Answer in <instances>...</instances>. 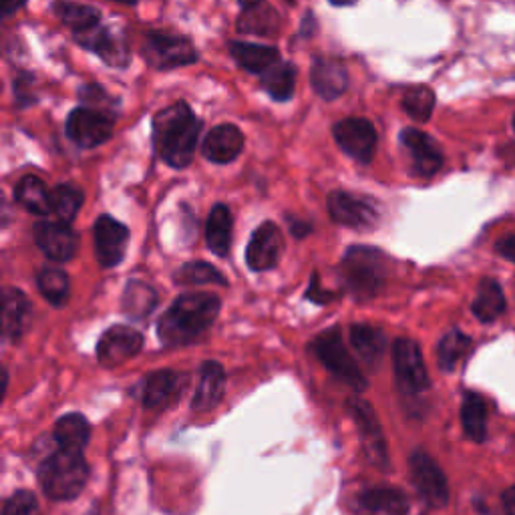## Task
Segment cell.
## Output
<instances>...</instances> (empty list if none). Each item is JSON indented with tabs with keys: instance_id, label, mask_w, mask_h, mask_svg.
Returning a JSON list of instances; mask_svg holds the SVG:
<instances>
[{
	"instance_id": "cell-1",
	"label": "cell",
	"mask_w": 515,
	"mask_h": 515,
	"mask_svg": "<svg viewBox=\"0 0 515 515\" xmlns=\"http://www.w3.org/2000/svg\"><path fill=\"white\" fill-rule=\"evenodd\" d=\"M202 123L184 103H174L153 117V147L171 167H188L194 159Z\"/></svg>"
},
{
	"instance_id": "cell-2",
	"label": "cell",
	"mask_w": 515,
	"mask_h": 515,
	"mask_svg": "<svg viewBox=\"0 0 515 515\" xmlns=\"http://www.w3.org/2000/svg\"><path fill=\"white\" fill-rule=\"evenodd\" d=\"M216 294H184L171 304L157 324V336L167 347H182L204 334L220 314Z\"/></svg>"
},
{
	"instance_id": "cell-3",
	"label": "cell",
	"mask_w": 515,
	"mask_h": 515,
	"mask_svg": "<svg viewBox=\"0 0 515 515\" xmlns=\"http://www.w3.org/2000/svg\"><path fill=\"white\" fill-rule=\"evenodd\" d=\"M89 477V465L83 451L59 449L51 453L39 467V483L45 495L53 501L75 499Z\"/></svg>"
},
{
	"instance_id": "cell-4",
	"label": "cell",
	"mask_w": 515,
	"mask_h": 515,
	"mask_svg": "<svg viewBox=\"0 0 515 515\" xmlns=\"http://www.w3.org/2000/svg\"><path fill=\"white\" fill-rule=\"evenodd\" d=\"M342 278H345L349 290L365 300L373 298L383 282H385V254L379 252L377 248H367V246H353L345 254L342 260Z\"/></svg>"
},
{
	"instance_id": "cell-5",
	"label": "cell",
	"mask_w": 515,
	"mask_h": 515,
	"mask_svg": "<svg viewBox=\"0 0 515 515\" xmlns=\"http://www.w3.org/2000/svg\"><path fill=\"white\" fill-rule=\"evenodd\" d=\"M312 351L318 357V361L345 385H349L355 391L367 389V379L359 371L357 363L353 361L351 353L345 347V340H342L340 328H330L322 332L314 342Z\"/></svg>"
},
{
	"instance_id": "cell-6",
	"label": "cell",
	"mask_w": 515,
	"mask_h": 515,
	"mask_svg": "<svg viewBox=\"0 0 515 515\" xmlns=\"http://www.w3.org/2000/svg\"><path fill=\"white\" fill-rule=\"evenodd\" d=\"M143 57L153 69H159V71L186 67L198 61V53L186 37L157 33V31H151L145 35Z\"/></svg>"
},
{
	"instance_id": "cell-7",
	"label": "cell",
	"mask_w": 515,
	"mask_h": 515,
	"mask_svg": "<svg viewBox=\"0 0 515 515\" xmlns=\"http://www.w3.org/2000/svg\"><path fill=\"white\" fill-rule=\"evenodd\" d=\"M393 365L397 383L403 393L419 395L429 389L431 381L423 363L421 349L411 338H399L393 347Z\"/></svg>"
},
{
	"instance_id": "cell-8",
	"label": "cell",
	"mask_w": 515,
	"mask_h": 515,
	"mask_svg": "<svg viewBox=\"0 0 515 515\" xmlns=\"http://www.w3.org/2000/svg\"><path fill=\"white\" fill-rule=\"evenodd\" d=\"M334 139L338 147L347 155L355 157L361 163H369L373 159L377 147V129L369 119L349 117L342 119L332 127Z\"/></svg>"
},
{
	"instance_id": "cell-9",
	"label": "cell",
	"mask_w": 515,
	"mask_h": 515,
	"mask_svg": "<svg viewBox=\"0 0 515 515\" xmlns=\"http://www.w3.org/2000/svg\"><path fill=\"white\" fill-rule=\"evenodd\" d=\"M411 479L421 497L431 507H445L449 501V485L441 467L425 451H415L409 459Z\"/></svg>"
},
{
	"instance_id": "cell-10",
	"label": "cell",
	"mask_w": 515,
	"mask_h": 515,
	"mask_svg": "<svg viewBox=\"0 0 515 515\" xmlns=\"http://www.w3.org/2000/svg\"><path fill=\"white\" fill-rule=\"evenodd\" d=\"M349 411H351V415H353V419L359 427L367 459L373 465H377L379 469H385L389 465L387 441H385L381 423H379L373 407L363 399H353V401H349Z\"/></svg>"
},
{
	"instance_id": "cell-11",
	"label": "cell",
	"mask_w": 515,
	"mask_h": 515,
	"mask_svg": "<svg viewBox=\"0 0 515 515\" xmlns=\"http://www.w3.org/2000/svg\"><path fill=\"white\" fill-rule=\"evenodd\" d=\"M143 347V336L139 330L117 324L103 332L97 345V359L103 367H119L121 363L133 359Z\"/></svg>"
},
{
	"instance_id": "cell-12",
	"label": "cell",
	"mask_w": 515,
	"mask_h": 515,
	"mask_svg": "<svg viewBox=\"0 0 515 515\" xmlns=\"http://www.w3.org/2000/svg\"><path fill=\"white\" fill-rule=\"evenodd\" d=\"M67 135L79 147H97L113 135V121L95 109L79 107L69 115Z\"/></svg>"
},
{
	"instance_id": "cell-13",
	"label": "cell",
	"mask_w": 515,
	"mask_h": 515,
	"mask_svg": "<svg viewBox=\"0 0 515 515\" xmlns=\"http://www.w3.org/2000/svg\"><path fill=\"white\" fill-rule=\"evenodd\" d=\"M95 256L103 268H113L125 258L129 230L111 216H101L95 224Z\"/></svg>"
},
{
	"instance_id": "cell-14",
	"label": "cell",
	"mask_w": 515,
	"mask_h": 515,
	"mask_svg": "<svg viewBox=\"0 0 515 515\" xmlns=\"http://www.w3.org/2000/svg\"><path fill=\"white\" fill-rule=\"evenodd\" d=\"M282 234L272 222H264L254 234L246 250V264L254 272L272 270L282 256Z\"/></svg>"
},
{
	"instance_id": "cell-15",
	"label": "cell",
	"mask_w": 515,
	"mask_h": 515,
	"mask_svg": "<svg viewBox=\"0 0 515 515\" xmlns=\"http://www.w3.org/2000/svg\"><path fill=\"white\" fill-rule=\"evenodd\" d=\"M328 212L330 218L347 228H369L377 222V210L371 202L347 194V192H334L328 198Z\"/></svg>"
},
{
	"instance_id": "cell-16",
	"label": "cell",
	"mask_w": 515,
	"mask_h": 515,
	"mask_svg": "<svg viewBox=\"0 0 515 515\" xmlns=\"http://www.w3.org/2000/svg\"><path fill=\"white\" fill-rule=\"evenodd\" d=\"M35 242L53 262H69L77 252V236L65 222H39Z\"/></svg>"
},
{
	"instance_id": "cell-17",
	"label": "cell",
	"mask_w": 515,
	"mask_h": 515,
	"mask_svg": "<svg viewBox=\"0 0 515 515\" xmlns=\"http://www.w3.org/2000/svg\"><path fill=\"white\" fill-rule=\"evenodd\" d=\"M401 141L411 151L415 174L423 178H431L437 174L443 165V153L427 133L409 127L401 133Z\"/></svg>"
},
{
	"instance_id": "cell-18",
	"label": "cell",
	"mask_w": 515,
	"mask_h": 515,
	"mask_svg": "<svg viewBox=\"0 0 515 515\" xmlns=\"http://www.w3.org/2000/svg\"><path fill=\"white\" fill-rule=\"evenodd\" d=\"M77 43L83 45L85 49L97 53L111 67L123 69L131 61L125 41L121 37H117L115 33L101 29V27H95L85 33H77Z\"/></svg>"
},
{
	"instance_id": "cell-19",
	"label": "cell",
	"mask_w": 515,
	"mask_h": 515,
	"mask_svg": "<svg viewBox=\"0 0 515 515\" xmlns=\"http://www.w3.org/2000/svg\"><path fill=\"white\" fill-rule=\"evenodd\" d=\"M186 377L174 371H155L145 381L143 405L145 409H165L182 397Z\"/></svg>"
},
{
	"instance_id": "cell-20",
	"label": "cell",
	"mask_w": 515,
	"mask_h": 515,
	"mask_svg": "<svg viewBox=\"0 0 515 515\" xmlns=\"http://www.w3.org/2000/svg\"><path fill=\"white\" fill-rule=\"evenodd\" d=\"M310 81L316 91L326 101L340 97L349 87V73L340 61L318 57L310 71Z\"/></svg>"
},
{
	"instance_id": "cell-21",
	"label": "cell",
	"mask_w": 515,
	"mask_h": 515,
	"mask_svg": "<svg viewBox=\"0 0 515 515\" xmlns=\"http://www.w3.org/2000/svg\"><path fill=\"white\" fill-rule=\"evenodd\" d=\"M226 391V373L220 363L216 361H206L200 369V381L198 389L192 401V409L198 413L214 409Z\"/></svg>"
},
{
	"instance_id": "cell-22",
	"label": "cell",
	"mask_w": 515,
	"mask_h": 515,
	"mask_svg": "<svg viewBox=\"0 0 515 515\" xmlns=\"http://www.w3.org/2000/svg\"><path fill=\"white\" fill-rule=\"evenodd\" d=\"M244 149V133L236 125L214 127L204 141V155L214 163H230Z\"/></svg>"
},
{
	"instance_id": "cell-23",
	"label": "cell",
	"mask_w": 515,
	"mask_h": 515,
	"mask_svg": "<svg viewBox=\"0 0 515 515\" xmlns=\"http://www.w3.org/2000/svg\"><path fill=\"white\" fill-rule=\"evenodd\" d=\"M31 316V304L25 292L17 288H7L3 294V336L17 342L27 330Z\"/></svg>"
},
{
	"instance_id": "cell-24",
	"label": "cell",
	"mask_w": 515,
	"mask_h": 515,
	"mask_svg": "<svg viewBox=\"0 0 515 515\" xmlns=\"http://www.w3.org/2000/svg\"><path fill=\"white\" fill-rule=\"evenodd\" d=\"M365 515H407L409 499L403 491L393 487L367 489L359 497Z\"/></svg>"
},
{
	"instance_id": "cell-25",
	"label": "cell",
	"mask_w": 515,
	"mask_h": 515,
	"mask_svg": "<svg viewBox=\"0 0 515 515\" xmlns=\"http://www.w3.org/2000/svg\"><path fill=\"white\" fill-rule=\"evenodd\" d=\"M230 53L242 69H246L248 73H256V75L258 73L264 75L270 67L280 63V53L276 47L234 41V43H230Z\"/></svg>"
},
{
	"instance_id": "cell-26",
	"label": "cell",
	"mask_w": 515,
	"mask_h": 515,
	"mask_svg": "<svg viewBox=\"0 0 515 515\" xmlns=\"http://www.w3.org/2000/svg\"><path fill=\"white\" fill-rule=\"evenodd\" d=\"M505 308H507V300L501 284L493 278H483L477 286V294L471 304L475 318L487 324L497 320L505 312Z\"/></svg>"
},
{
	"instance_id": "cell-27",
	"label": "cell",
	"mask_w": 515,
	"mask_h": 515,
	"mask_svg": "<svg viewBox=\"0 0 515 515\" xmlns=\"http://www.w3.org/2000/svg\"><path fill=\"white\" fill-rule=\"evenodd\" d=\"M232 212L226 204H216L208 216L206 242L216 256H228L232 246Z\"/></svg>"
},
{
	"instance_id": "cell-28",
	"label": "cell",
	"mask_w": 515,
	"mask_h": 515,
	"mask_svg": "<svg viewBox=\"0 0 515 515\" xmlns=\"http://www.w3.org/2000/svg\"><path fill=\"white\" fill-rule=\"evenodd\" d=\"M351 342L367 365H377L387 349L385 332L371 324H355L351 328Z\"/></svg>"
},
{
	"instance_id": "cell-29",
	"label": "cell",
	"mask_w": 515,
	"mask_h": 515,
	"mask_svg": "<svg viewBox=\"0 0 515 515\" xmlns=\"http://www.w3.org/2000/svg\"><path fill=\"white\" fill-rule=\"evenodd\" d=\"M15 200L35 216H49L53 212V200L47 186L35 178L25 176L15 188Z\"/></svg>"
},
{
	"instance_id": "cell-30",
	"label": "cell",
	"mask_w": 515,
	"mask_h": 515,
	"mask_svg": "<svg viewBox=\"0 0 515 515\" xmlns=\"http://www.w3.org/2000/svg\"><path fill=\"white\" fill-rule=\"evenodd\" d=\"M53 435H55V441H57L59 449L83 451L85 445L89 443L91 427H89V423L83 415L69 413V415H65L57 421Z\"/></svg>"
},
{
	"instance_id": "cell-31",
	"label": "cell",
	"mask_w": 515,
	"mask_h": 515,
	"mask_svg": "<svg viewBox=\"0 0 515 515\" xmlns=\"http://www.w3.org/2000/svg\"><path fill=\"white\" fill-rule=\"evenodd\" d=\"M278 27H280V17L270 5H266V0L254 7L242 9L240 21H238V29L242 33L260 35V37H272L274 33H278Z\"/></svg>"
},
{
	"instance_id": "cell-32",
	"label": "cell",
	"mask_w": 515,
	"mask_h": 515,
	"mask_svg": "<svg viewBox=\"0 0 515 515\" xmlns=\"http://www.w3.org/2000/svg\"><path fill=\"white\" fill-rule=\"evenodd\" d=\"M461 423L463 431L471 441H485L487 437V407L483 399L475 393H465L461 405Z\"/></svg>"
},
{
	"instance_id": "cell-33",
	"label": "cell",
	"mask_w": 515,
	"mask_h": 515,
	"mask_svg": "<svg viewBox=\"0 0 515 515\" xmlns=\"http://www.w3.org/2000/svg\"><path fill=\"white\" fill-rule=\"evenodd\" d=\"M123 312L133 318V320H141V318H147L155 304H157V294L151 286L143 284V282H129L125 286V292H123Z\"/></svg>"
},
{
	"instance_id": "cell-34",
	"label": "cell",
	"mask_w": 515,
	"mask_h": 515,
	"mask_svg": "<svg viewBox=\"0 0 515 515\" xmlns=\"http://www.w3.org/2000/svg\"><path fill=\"white\" fill-rule=\"evenodd\" d=\"M55 15L59 17V21L67 27H71L75 33H85L91 31L95 27H99V11H95L93 7H85V5H77V3H67V0H59V3L53 5Z\"/></svg>"
},
{
	"instance_id": "cell-35",
	"label": "cell",
	"mask_w": 515,
	"mask_h": 515,
	"mask_svg": "<svg viewBox=\"0 0 515 515\" xmlns=\"http://www.w3.org/2000/svg\"><path fill=\"white\" fill-rule=\"evenodd\" d=\"M264 91L276 101H288L294 95L296 69L290 63H276L262 75Z\"/></svg>"
},
{
	"instance_id": "cell-36",
	"label": "cell",
	"mask_w": 515,
	"mask_h": 515,
	"mask_svg": "<svg viewBox=\"0 0 515 515\" xmlns=\"http://www.w3.org/2000/svg\"><path fill=\"white\" fill-rule=\"evenodd\" d=\"M471 351V338L467 334H463L461 330H451L447 332L439 347H437V361H439V367L441 371L445 373H451L457 363Z\"/></svg>"
},
{
	"instance_id": "cell-37",
	"label": "cell",
	"mask_w": 515,
	"mask_h": 515,
	"mask_svg": "<svg viewBox=\"0 0 515 515\" xmlns=\"http://www.w3.org/2000/svg\"><path fill=\"white\" fill-rule=\"evenodd\" d=\"M37 286L47 302L65 306L69 298V276L59 268H43L37 276Z\"/></svg>"
},
{
	"instance_id": "cell-38",
	"label": "cell",
	"mask_w": 515,
	"mask_h": 515,
	"mask_svg": "<svg viewBox=\"0 0 515 515\" xmlns=\"http://www.w3.org/2000/svg\"><path fill=\"white\" fill-rule=\"evenodd\" d=\"M435 93L425 87H411L407 89V93L403 95V109L407 111V115L419 123H425L431 119L433 109H435Z\"/></svg>"
},
{
	"instance_id": "cell-39",
	"label": "cell",
	"mask_w": 515,
	"mask_h": 515,
	"mask_svg": "<svg viewBox=\"0 0 515 515\" xmlns=\"http://www.w3.org/2000/svg\"><path fill=\"white\" fill-rule=\"evenodd\" d=\"M178 284H228L224 274L208 262H188L176 272Z\"/></svg>"
},
{
	"instance_id": "cell-40",
	"label": "cell",
	"mask_w": 515,
	"mask_h": 515,
	"mask_svg": "<svg viewBox=\"0 0 515 515\" xmlns=\"http://www.w3.org/2000/svg\"><path fill=\"white\" fill-rule=\"evenodd\" d=\"M51 200H53V212L61 218V222H71L81 204H83V192L71 184H61L51 192Z\"/></svg>"
},
{
	"instance_id": "cell-41",
	"label": "cell",
	"mask_w": 515,
	"mask_h": 515,
	"mask_svg": "<svg viewBox=\"0 0 515 515\" xmlns=\"http://www.w3.org/2000/svg\"><path fill=\"white\" fill-rule=\"evenodd\" d=\"M3 515H41V507L31 491H17L5 501Z\"/></svg>"
},
{
	"instance_id": "cell-42",
	"label": "cell",
	"mask_w": 515,
	"mask_h": 515,
	"mask_svg": "<svg viewBox=\"0 0 515 515\" xmlns=\"http://www.w3.org/2000/svg\"><path fill=\"white\" fill-rule=\"evenodd\" d=\"M495 252H497L501 258H505V260H509V262L515 264V232H513V234H507V236H503V238H499V240L495 242Z\"/></svg>"
},
{
	"instance_id": "cell-43",
	"label": "cell",
	"mask_w": 515,
	"mask_h": 515,
	"mask_svg": "<svg viewBox=\"0 0 515 515\" xmlns=\"http://www.w3.org/2000/svg\"><path fill=\"white\" fill-rule=\"evenodd\" d=\"M306 298H310L312 302L322 304V302L332 300V298H334V294H332V292H326V290H320V288H318V280H316V276H312V284H310V290H308Z\"/></svg>"
},
{
	"instance_id": "cell-44",
	"label": "cell",
	"mask_w": 515,
	"mask_h": 515,
	"mask_svg": "<svg viewBox=\"0 0 515 515\" xmlns=\"http://www.w3.org/2000/svg\"><path fill=\"white\" fill-rule=\"evenodd\" d=\"M503 509L505 515H515V485L503 491Z\"/></svg>"
},
{
	"instance_id": "cell-45",
	"label": "cell",
	"mask_w": 515,
	"mask_h": 515,
	"mask_svg": "<svg viewBox=\"0 0 515 515\" xmlns=\"http://www.w3.org/2000/svg\"><path fill=\"white\" fill-rule=\"evenodd\" d=\"M27 3V0H3V9H5V15L9 17V15H13V13H17L23 5Z\"/></svg>"
},
{
	"instance_id": "cell-46",
	"label": "cell",
	"mask_w": 515,
	"mask_h": 515,
	"mask_svg": "<svg viewBox=\"0 0 515 515\" xmlns=\"http://www.w3.org/2000/svg\"><path fill=\"white\" fill-rule=\"evenodd\" d=\"M290 226H292V234L296 236V238H302V236H306L308 232H310V226L306 224V222H298V220H290Z\"/></svg>"
},
{
	"instance_id": "cell-47",
	"label": "cell",
	"mask_w": 515,
	"mask_h": 515,
	"mask_svg": "<svg viewBox=\"0 0 515 515\" xmlns=\"http://www.w3.org/2000/svg\"><path fill=\"white\" fill-rule=\"evenodd\" d=\"M499 155H501L507 163H515V141L503 145V147L499 149Z\"/></svg>"
},
{
	"instance_id": "cell-48",
	"label": "cell",
	"mask_w": 515,
	"mask_h": 515,
	"mask_svg": "<svg viewBox=\"0 0 515 515\" xmlns=\"http://www.w3.org/2000/svg\"><path fill=\"white\" fill-rule=\"evenodd\" d=\"M355 3L357 0H330V5H334V7H351Z\"/></svg>"
},
{
	"instance_id": "cell-49",
	"label": "cell",
	"mask_w": 515,
	"mask_h": 515,
	"mask_svg": "<svg viewBox=\"0 0 515 515\" xmlns=\"http://www.w3.org/2000/svg\"><path fill=\"white\" fill-rule=\"evenodd\" d=\"M258 3H264V0H240V7L242 9H248V7H254Z\"/></svg>"
},
{
	"instance_id": "cell-50",
	"label": "cell",
	"mask_w": 515,
	"mask_h": 515,
	"mask_svg": "<svg viewBox=\"0 0 515 515\" xmlns=\"http://www.w3.org/2000/svg\"><path fill=\"white\" fill-rule=\"evenodd\" d=\"M117 3H121V5H135L137 0H117Z\"/></svg>"
},
{
	"instance_id": "cell-51",
	"label": "cell",
	"mask_w": 515,
	"mask_h": 515,
	"mask_svg": "<svg viewBox=\"0 0 515 515\" xmlns=\"http://www.w3.org/2000/svg\"><path fill=\"white\" fill-rule=\"evenodd\" d=\"M513 131H515V115H513Z\"/></svg>"
}]
</instances>
